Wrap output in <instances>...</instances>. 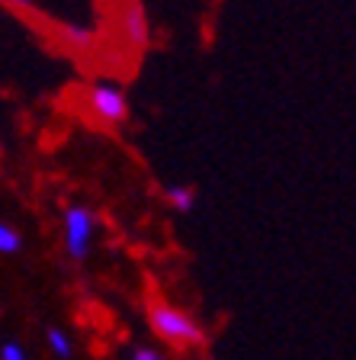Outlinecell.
Instances as JSON below:
<instances>
[{"label":"cell","mask_w":356,"mask_h":360,"mask_svg":"<svg viewBox=\"0 0 356 360\" xmlns=\"http://www.w3.org/2000/svg\"><path fill=\"white\" fill-rule=\"evenodd\" d=\"M20 248H22V238H20V232H16L13 225L0 222V255H16Z\"/></svg>","instance_id":"obj_8"},{"label":"cell","mask_w":356,"mask_h":360,"mask_svg":"<svg viewBox=\"0 0 356 360\" xmlns=\"http://www.w3.org/2000/svg\"><path fill=\"white\" fill-rule=\"evenodd\" d=\"M61 36H65V42L71 45L74 52H84V49L93 45V32H90L87 26H81V22H67L65 30H61Z\"/></svg>","instance_id":"obj_7"},{"label":"cell","mask_w":356,"mask_h":360,"mask_svg":"<svg viewBox=\"0 0 356 360\" xmlns=\"http://www.w3.org/2000/svg\"><path fill=\"white\" fill-rule=\"evenodd\" d=\"M87 110L103 126H122L128 120V97L116 81H97L87 90Z\"/></svg>","instance_id":"obj_2"},{"label":"cell","mask_w":356,"mask_h":360,"mask_svg":"<svg viewBox=\"0 0 356 360\" xmlns=\"http://www.w3.org/2000/svg\"><path fill=\"white\" fill-rule=\"evenodd\" d=\"M126 360H171V357H167L161 347H145L141 345V347H132Z\"/></svg>","instance_id":"obj_9"},{"label":"cell","mask_w":356,"mask_h":360,"mask_svg":"<svg viewBox=\"0 0 356 360\" xmlns=\"http://www.w3.org/2000/svg\"><path fill=\"white\" fill-rule=\"evenodd\" d=\"M122 32H126L128 45H135V49H145L151 39V30H148V16H145V10L138 7V4H128L126 13H122Z\"/></svg>","instance_id":"obj_4"},{"label":"cell","mask_w":356,"mask_h":360,"mask_svg":"<svg viewBox=\"0 0 356 360\" xmlns=\"http://www.w3.org/2000/svg\"><path fill=\"white\" fill-rule=\"evenodd\" d=\"M45 345H48V351L61 360L74 357V341H71V335H67L65 328H48L45 331Z\"/></svg>","instance_id":"obj_6"},{"label":"cell","mask_w":356,"mask_h":360,"mask_svg":"<svg viewBox=\"0 0 356 360\" xmlns=\"http://www.w3.org/2000/svg\"><path fill=\"white\" fill-rule=\"evenodd\" d=\"M148 325L164 345L173 347H199L206 341V328L196 322L193 315L164 300H154L148 306Z\"/></svg>","instance_id":"obj_1"},{"label":"cell","mask_w":356,"mask_h":360,"mask_svg":"<svg viewBox=\"0 0 356 360\" xmlns=\"http://www.w3.org/2000/svg\"><path fill=\"white\" fill-rule=\"evenodd\" d=\"M0 360H29V354H26V347L20 341H7L0 347Z\"/></svg>","instance_id":"obj_10"},{"label":"cell","mask_w":356,"mask_h":360,"mask_svg":"<svg viewBox=\"0 0 356 360\" xmlns=\"http://www.w3.org/2000/svg\"><path fill=\"white\" fill-rule=\"evenodd\" d=\"M0 4H7L13 10H32V0H0Z\"/></svg>","instance_id":"obj_11"},{"label":"cell","mask_w":356,"mask_h":360,"mask_svg":"<svg viewBox=\"0 0 356 360\" xmlns=\"http://www.w3.org/2000/svg\"><path fill=\"white\" fill-rule=\"evenodd\" d=\"M164 202L177 212H190L196 206V193L186 184H171V187H164Z\"/></svg>","instance_id":"obj_5"},{"label":"cell","mask_w":356,"mask_h":360,"mask_svg":"<svg viewBox=\"0 0 356 360\" xmlns=\"http://www.w3.org/2000/svg\"><path fill=\"white\" fill-rule=\"evenodd\" d=\"M93 235H97V219L87 206H67L65 219H61V238H65V251L67 257L84 261L90 255V245H93Z\"/></svg>","instance_id":"obj_3"},{"label":"cell","mask_w":356,"mask_h":360,"mask_svg":"<svg viewBox=\"0 0 356 360\" xmlns=\"http://www.w3.org/2000/svg\"><path fill=\"white\" fill-rule=\"evenodd\" d=\"M206 360H212V357H206Z\"/></svg>","instance_id":"obj_12"}]
</instances>
